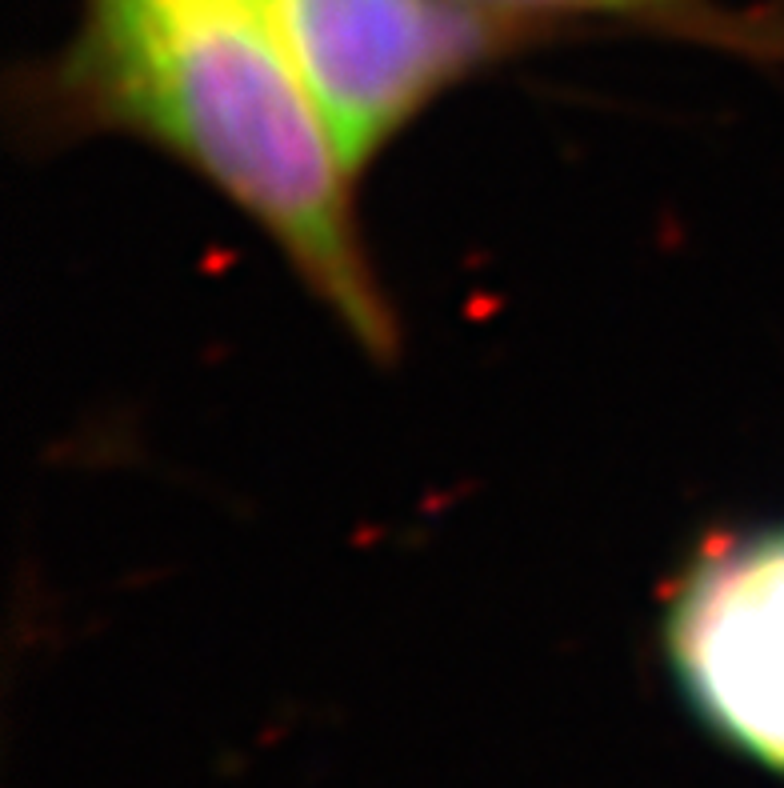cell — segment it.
Returning <instances> with one entry per match:
<instances>
[{
  "instance_id": "6da1fadb",
  "label": "cell",
  "mask_w": 784,
  "mask_h": 788,
  "mask_svg": "<svg viewBox=\"0 0 784 788\" xmlns=\"http://www.w3.org/2000/svg\"><path fill=\"white\" fill-rule=\"evenodd\" d=\"M81 81L277 236L368 348L389 317L348 212V169L296 69L277 0H93Z\"/></svg>"
},
{
  "instance_id": "3957f363",
  "label": "cell",
  "mask_w": 784,
  "mask_h": 788,
  "mask_svg": "<svg viewBox=\"0 0 784 788\" xmlns=\"http://www.w3.org/2000/svg\"><path fill=\"white\" fill-rule=\"evenodd\" d=\"M673 649L700 709L784 768V537L700 572L676 608Z\"/></svg>"
},
{
  "instance_id": "7a4b0ae2",
  "label": "cell",
  "mask_w": 784,
  "mask_h": 788,
  "mask_svg": "<svg viewBox=\"0 0 784 788\" xmlns=\"http://www.w3.org/2000/svg\"><path fill=\"white\" fill-rule=\"evenodd\" d=\"M284 40L348 173L485 52L456 0H277Z\"/></svg>"
},
{
  "instance_id": "277c9868",
  "label": "cell",
  "mask_w": 784,
  "mask_h": 788,
  "mask_svg": "<svg viewBox=\"0 0 784 788\" xmlns=\"http://www.w3.org/2000/svg\"><path fill=\"white\" fill-rule=\"evenodd\" d=\"M485 4H504V9H640L657 0H485Z\"/></svg>"
}]
</instances>
